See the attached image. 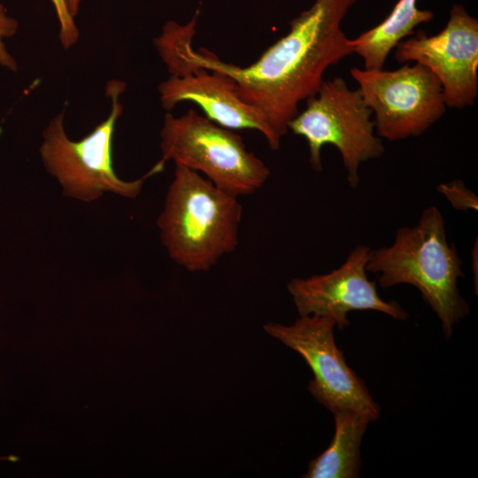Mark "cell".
Listing matches in <instances>:
<instances>
[{"mask_svg":"<svg viewBox=\"0 0 478 478\" xmlns=\"http://www.w3.org/2000/svg\"><path fill=\"white\" fill-rule=\"evenodd\" d=\"M358 1L314 0L290 20L285 35L246 66L224 62L206 49H193L194 20L166 23L154 45L170 75L203 68L230 77L238 97L263 115L281 143L300 103L319 90L326 70L353 54L341 25Z\"/></svg>","mask_w":478,"mask_h":478,"instance_id":"1","label":"cell"},{"mask_svg":"<svg viewBox=\"0 0 478 478\" xmlns=\"http://www.w3.org/2000/svg\"><path fill=\"white\" fill-rule=\"evenodd\" d=\"M462 264L456 246L448 242L440 210L429 206L414 226L397 229L392 244L371 250L366 268L379 274L383 289L398 284L418 289L449 338L470 312L458 287Z\"/></svg>","mask_w":478,"mask_h":478,"instance_id":"2","label":"cell"},{"mask_svg":"<svg viewBox=\"0 0 478 478\" xmlns=\"http://www.w3.org/2000/svg\"><path fill=\"white\" fill-rule=\"evenodd\" d=\"M242 215L238 197L175 165L158 227L173 261L188 271L204 272L235 251Z\"/></svg>","mask_w":478,"mask_h":478,"instance_id":"3","label":"cell"},{"mask_svg":"<svg viewBox=\"0 0 478 478\" xmlns=\"http://www.w3.org/2000/svg\"><path fill=\"white\" fill-rule=\"evenodd\" d=\"M124 90L123 81L107 82L105 95L111 98V112L80 141H72L66 134L65 109L44 129L40 155L45 168L58 181L66 197L89 202L112 192L135 198L148 178L163 171L165 163L159 160L141 178L127 181L119 178L113 170L112 140L123 110L120 96Z\"/></svg>","mask_w":478,"mask_h":478,"instance_id":"4","label":"cell"},{"mask_svg":"<svg viewBox=\"0 0 478 478\" xmlns=\"http://www.w3.org/2000/svg\"><path fill=\"white\" fill-rule=\"evenodd\" d=\"M160 161L173 160L204 173L220 189L251 195L268 180L270 169L247 150L242 137L194 109L181 116L167 112L160 130Z\"/></svg>","mask_w":478,"mask_h":478,"instance_id":"5","label":"cell"},{"mask_svg":"<svg viewBox=\"0 0 478 478\" xmlns=\"http://www.w3.org/2000/svg\"><path fill=\"white\" fill-rule=\"evenodd\" d=\"M304 111L289 122V130L308 144L312 167L322 170L320 152L326 144L341 154L349 185L359 184L362 163L382 157L385 149L374 129L372 110L358 89H351L342 77L324 81L309 97Z\"/></svg>","mask_w":478,"mask_h":478,"instance_id":"6","label":"cell"},{"mask_svg":"<svg viewBox=\"0 0 478 478\" xmlns=\"http://www.w3.org/2000/svg\"><path fill=\"white\" fill-rule=\"evenodd\" d=\"M350 73L374 115L380 138L393 142L419 136L446 112L439 80L419 63L392 71L353 67Z\"/></svg>","mask_w":478,"mask_h":478,"instance_id":"7","label":"cell"},{"mask_svg":"<svg viewBox=\"0 0 478 478\" xmlns=\"http://www.w3.org/2000/svg\"><path fill=\"white\" fill-rule=\"evenodd\" d=\"M335 327L330 318L304 315L290 325L268 322L263 328L266 334L303 357L313 374L308 389L319 403L332 413L355 411L374 421L380 416V407L336 346Z\"/></svg>","mask_w":478,"mask_h":478,"instance_id":"8","label":"cell"},{"mask_svg":"<svg viewBox=\"0 0 478 478\" xmlns=\"http://www.w3.org/2000/svg\"><path fill=\"white\" fill-rule=\"evenodd\" d=\"M398 63H419L439 80L446 106L459 110L474 104L478 96V20L455 4L444 28L428 36L423 30L401 41Z\"/></svg>","mask_w":478,"mask_h":478,"instance_id":"9","label":"cell"},{"mask_svg":"<svg viewBox=\"0 0 478 478\" xmlns=\"http://www.w3.org/2000/svg\"><path fill=\"white\" fill-rule=\"evenodd\" d=\"M371 249L356 246L344 262L328 274L291 279L287 289L299 316L328 317L343 329L349 326L352 311L372 310L395 320H405L408 313L396 301H385L378 294L376 283L368 280L366 263Z\"/></svg>","mask_w":478,"mask_h":478,"instance_id":"10","label":"cell"},{"mask_svg":"<svg viewBox=\"0 0 478 478\" xmlns=\"http://www.w3.org/2000/svg\"><path fill=\"white\" fill-rule=\"evenodd\" d=\"M162 107L170 112L179 103L197 104L212 122L231 129H254L260 132L273 150L281 143L274 137L263 115L242 101L234 81L216 71L191 69L181 75H170L158 86Z\"/></svg>","mask_w":478,"mask_h":478,"instance_id":"11","label":"cell"},{"mask_svg":"<svg viewBox=\"0 0 478 478\" xmlns=\"http://www.w3.org/2000/svg\"><path fill=\"white\" fill-rule=\"evenodd\" d=\"M335 431L328 447L311 460L305 478H356L361 466L360 444L372 419L343 410L333 413Z\"/></svg>","mask_w":478,"mask_h":478,"instance_id":"12","label":"cell"},{"mask_svg":"<svg viewBox=\"0 0 478 478\" xmlns=\"http://www.w3.org/2000/svg\"><path fill=\"white\" fill-rule=\"evenodd\" d=\"M434 13L418 8V0H398L390 13L375 27L351 39L353 53L364 60V68L384 67L389 54L420 24L429 22Z\"/></svg>","mask_w":478,"mask_h":478,"instance_id":"13","label":"cell"},{"mask_svg":"<svg viewBox=\"0 0 478 478\" xmlns=\"http://www.w3.org/2000/svg\"><path fill=\"white\" fill-rule=\"evenodd\" d=\"M437 190L443 194L451 206L458 211L469 212L478 210V198L461 180L451 181L448 183H441Z\"/></svg>","mask_w":478,"mask_h":478,"instance_id":"14","label":"cell"},{"mask_svg":"<svg viewBox=\"0 0 478 478\" xmlns=\"http://www.w3.org/2000/svg\"><path fill=\"white\" fill-rule=\"evenodd\" d=\"M56 12L59 25V41L64 49L73 46L79 39V29L71 15L66 0H50Z\"/></svg>","mask_w":478,"mask_h":478,"instance_id":"15","label":"cell"},{"mask_svg":"<svg viewBox=\"0 0 478 478\" xmlns=\"http://www.w3.org/2000/svg\"><path fill=\"white\" fill-rule=\"evenodd\" d=\"M18 27L17 20L11 17L5 7L0 4V66L14 72L17 71L18 65L6 50L4 40L13 36L17 33Z\"/></svg>","mask_w":478,"mask_h":478,"instance_id":"16","label":"cell"},{"mask_svg":"<svg viewBox=\"0 0 478 478\" xmlns=\"http://www.w3.org/2000/svg\"><path fill=\"white\" fill-rule=\"evenodd\" d=\"M82 0H66L67 6L71 15L75 18L77 15Z\"/></svg>","mask_w":478,"mask_h":478,"instance_id":"17","label":"cell"}]
</instances>
